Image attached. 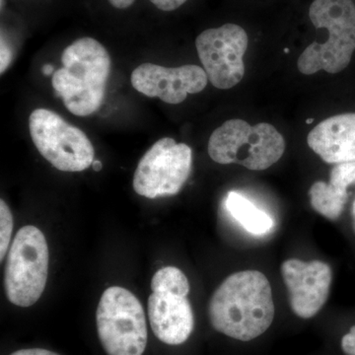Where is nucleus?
<instances>
[{
    "label": "nucleus",
    "instance_id": "obj_6",
    "mask_svg": "<svg viewBox=\"0 0 355 355\" xmlns=\"http://www.w3.org/2000/svg\"><path fill=\"white\" fill-rule=\"evenodd\" d=\"M50 252L39 228L24 226L14 237L6 265L7 298L19 307H30L41 297L48 280Z\"/></svg>",
    "mask_w": 355,
    "mask_h": 355
},
{
    "label": "nucleus",
    "instance_id": "obj_9",
    "mask_svg": "<svg viewBox=\"0 0 355 355\" xmlns=\"http://www.w3.org/2000/svg\"><path fill=\"white\" fill-rule=\"evenodd\" d=\"M193 164L191 147L170 137L159 139L140 159L132 186L147 198L177 195L190 177Z\"/></svg>",
    "mask_w": 355,
    "mask_h": 355
},
{
    "label": "nucleus",
    "instance_id": "obj_14",
    "mask_svg": "<svg viewBox=\"0 0 355 355\" xmlns=\"http://www.w3.org/2000/svg\"><path fill=\"white\" fill-rule=\"evenodd\" d=\"M354 184L355 161L336 164L331 169L330 183L320 181L311 187V205L321 216L336 220L342 216L349 198L347 189Z\"/></svg>",
    "mask_w": 355,
    "mask_h": 355
},
{
    "label": "nucleus",
    "instance_id": "obj_11",
    "mask_svg": "<svg viewBox=\"0 0 355 355\" xmlns=\"http://www.w3.org/2000/svg\"><path fill=\"white\" fill-rule=\"evenodd\" d=\"M130 81L141 94L177 105L184 102L189 94L202 92L209 77L198 65L165 67L146 62L133 70Z\"/></svg>",
    "mask_w": 355,
    "mask_h": 355
},
{
    "label": "nucleus",
    "instance_id": "obj_26",
    "mask_svg": "<svg viewBox=\"0 0 355 355\" xmlns=\"http://www.w3.org/2000/svg\"><path fill=\"white\" fill-rule=\"evenodd\" d=\"M284 53H289L288 49H284Z\"/></svg>",
    "mask_w": 355,
    "mask_h": 355
},
{
    "label": "nucleus",
    "instance_id": "obj_7",
    "mask_svg": "<svg viewBox=\"0 0 355 355\" xmlns=\"http://www.w3.org/2000/svg\"><path fill=\"white\" fill-rule=\"evenodd\" d=\"M148 299L151 329L159 340L170 345L187 342L195 327L193 308L188 299L190 284L175 266L160 268L151 282Z\"/></svg>",
    "mask_w": 355,
    "mask_h": 355
},
{
    "label": "nucleus",
    "instance_id": "obj_17",
    "mask_svg": "<svg viewBox=\"0 0 355 355\" xmlns=\"http://www.w3.org/2000/svg\"><path fill=\"white\" fill-rule=\"evenodd\" d=\"M150 1L160 10L173 11L183 6L188 0H150Z\"/></svg>",
    "mask_w": 355,
    "mask_h": 355
},
{
    "label": "nucleus",
    "instance_id": "obj_21",
    "mask_svg": "<svg viewBox=\"0 0 355 355\" xmlns=\"http://www.w3.org/2000/svg\"><path fill=\"white\" fill-rule=\"evenodd\" d=\"M112 6L118 9H127L135 3V0H108Z\"/></svg>",
    "mask_w": 355,
    "mask_h": 355
},
{
    "label": "nucleus",
    "instance_id": "obj_10",
    "mask_svg": "<svg viewBox=\"0 0 355 355\" xmlns=\"http://www.w3.org/2000/svg\"><path fill=\"white\" fill-rule=\"evenodd\" d=\"M248 35L242 27L225 24L203 31L196 40L198 57L214 87L230 89L242 80Z\"/></svg>",
    "mask_w": 355,
    "mask_h": 355
},
{
    "label": "nucleus",
    "instance_id": "obj_22",
    "mask_svg": "<svg viewBox=\"0 0 355 355\" xmlns=\"http://www.w3.org/2000/svg\"><path fill=\"white\" fill-rule=\"evenodd\" d=\"M42 71H43L44 76H50L51 74L55 73V67L51 64H46L44 65L43 69H42Z\"/></svg>",
    "mask_w": 355,
    "mask_h": 355
},
{
    "label": "nucleus",
    "instance_id": "obj_15",
    "mask_svg": "<svg viewBox=\"0 0 355 355\" xmlns=\"http://www.w3.org/2000/svg\"><path fill=\"white\" fill-rule=\"evenodd\" d=\"M225 209L228 214L253 235H266L275 227V220L253 202L237 191H229L225 198Z\"/></svg>",
    "mask_w": 355,
    "mask_h": 355
},
{
    "label": "nucleus",
    "instance_id": "obj_24",
    "mask_svg": "<svg viewBox=\"0 0 355 355\" xmlns=\"http://www.w3.org/2000/svg\"><path fill=\"white\" fill-rule=\"evenodd\" d=\"M352 216H354V230H355V200L354 202V205H352Z\"/></svg>",
    "mask_w": 355,
    "mask_h": 355
},
{
    "label": "nucleus",
    "instance_id": "obj_4",
    "mask_svg": "<svg viewBox=\"0 0 355 355\" xmlns=\"http://www.w3.org/2000/svg\"><path fill=\"white\" fill-rule=\"evenodd\" d=\"M286 149L284 137L270 123L251 125L234 119L225 121L210 137L209 154L218 164H239L263 171L275 164Z\"/></svg>",
    "mask_w": 355,
    "mask_h": 355
},
{
    "label": "nucleus",
    "instance_id": "obj_23",
    "mask_svg": "<svg viewBox=\"0 0 355 355\" xmlns=\"http://www.w3.org/2000/svg\"><path fill=\"white\" fill-rule=\"evenodd\" d=\"M92 168H93V170H94V171H96V172L101 171L102 168H103V164H102L101 161H99V160L93 161Z\"/></svg>",
    "mask_w": 355,
    "mask_h": 355
},
{
    "label": "nucleus",
    "instance_id": "obj_12",
    "mask_svg": "<svg viewBox=\"0 0 355 355\" xmlns=\"http://www.w3.org/2000/svg\"><path fill=\"white\" fill-rule=\"evenodd\" d=\"M282 275L294 314L302 319L316 316L330 295L331 266L321 261L291 259L282 263Z\"/></svg>",
    "mask_w": 355,
    "mask_h": 355
},
{
    "label": "nucleus",
    "instance_id": "obj_19",
    "mask_svg": "<svg viewBox=\"0 0 355 355\" xmlns=\"http://www.w3.org/2000/svg\"><path fill=\"white\" fill-rule=\"evenodd\" d=\"M1 67H0V72L1 74L4 73V71L8 69L9 65L11 64L12 60V51L9 48L8 44L4 41V39H1Z\"/></svg>",
    "mask_w": 355,
    "mask_h": 355
},
{
    "label": "nucleus",
    "instance_id": "obj_20",
    "mask_svg": "<svg viewBox=\"0 0 355 355\" xmlns=\"http://www.w3.org/2000/svg\"><path fill=\"white\" fill-rule=\"evenodd\" d=\"M10 355H60L50 350L43 349H20Z\"/></svg>",
    "mask_w": 355,
    "mask_h": 355
},
{
    "label": "nucleus",
    "instance_id": "obj_2",
    "mask_svg": "<svg viewBox=\"0 0 355 355\" xmlns=\"http://www.w3.org/2000/svg\"><path fill=\"white\" fill-rule=\"evenodd\" d=\"M64 67L55 71L53 88L65 108L77 116H87L99 110L106 95L111 58L97 40H76L62 55Z\"/></svg>",
    "mask_w": 355,
    "mask_h": 355
},
{
    "label": "nucleus",
    "instance_id": "obj_8",
    "mask_svg": "<svg viewBox=\"0 0 355 355\" xmlns=\"http://www.w3.org/2000/svg\"><path fill=\"white\" fill-rule=\"evenodd\" d=\"M29 130L39 153L60 171L81 172L92 166L95 151L87 135L55 112L35 110Z\"/></svg>",
    "mask_w": 355,
    "mask_h": 355
},
{
    "label": "nucleus",
    "instance_id": "obj_13",
    "mask_svg": "<svg viewBox=\"0 0 355 355\" xmlns=\"http://www.w3.org/2000/svg\"><path fill=\"white\" fill-rule=\"evenodd\" d=\"M308 146L330 164L355 161V113L338 114L322 121L307 137Z\"/></svg>",
    "mask_w": 355,
    "mask_h": 355
},
{
    "label": "nucleus",
    "instance_id": "obj_18",
    "mask_svg": "<svg viewBox=\"0 0 355 355\" xmlns=\"http://www.w3.org/2000/svg\"><path fill=\"white\" fill-rule=\"evenodd\" d=\"M342 349L347 355H355V326L350 329L342 340Z\"/></svg>",
    "mask_w": 355,
    "mask_h": 355
},
{
    "label": "nucleus",
    "instance_id": "obj_1",
    "mask_svg": "<svg viewBox=\"0 0 355 355\" xmlns=\"http://www.w3.org/2000/svg\"><path fill=\"white\" fill-rule=\"evenodd\" d=\"M210 323L219 333L249 342L263 335L275 319L272 286L258 270L233 273L209 301Z\"/></svg>",
    "mask_w": 355,
    "mask_h": 355
},
{
    "label": "nucleus",
    "instance_id": "obj_25",
    "mask_svg": "<svg viewBox=\"0 0 355 355\" xmlns=\"http://www.w3.org/2000/svg\"><path fill=\"white\" fill-rule=\"evenodd\" d=\"M313 121H314V120H313V119H308V120L306 121V123H312Z\"/></svg>",
    "mask_w": 355,
    "mask_h": 355
},
{
    "label": "nucleus",
    "instance_id": "obj_5",
    "mask_svg": "<svg viewBox=\"0 0 355 355\" xmlns=\"http://www.w3.org/2000/svg\"><path fill=\"white\" fill-rule=\"evenodd\" d=\"M96 322L107 354H144L147 345L146 313L132 292L121 286L106 289L98 305Z\"/></svg>",
    "mask_w": 355,
    "mask_h": 355
},
{
    "label": "nucleus",
    "instance_id": "obj_16",
    "mask_svg": "<svg viewBox=\"0 0 355 355\" xmlns=\"http://www.w3.org/2000/svg\"><path fill=\"white\" fill-rule=\"evenodd\" d=\"M13 216L3 200H0V261H3L11 242Z\"/></svg>",
    "mask_w": 355,
    "mask_h": 355
},
{
    "label": "nucleus",
    "instance_id": "obj_3",
    "mask_svg": "<svg viewBox=\"0 0 355 355\" xmlns=\"http://www.w3.org/2000/svg\"><path fill=\"white\" fill-rule=\"evenodd\" d=\"M309 17L317 29L328 33L323 43L310 44L298 58L306 76L324 70L338 73L347 69L355 51V6L352 0H315Z\"/></svg>",
    "mask_w": 355,
    "mask_h": 355
}]
</instances>
